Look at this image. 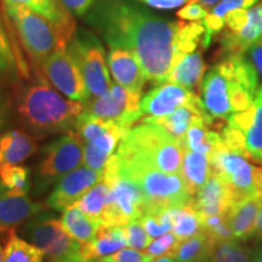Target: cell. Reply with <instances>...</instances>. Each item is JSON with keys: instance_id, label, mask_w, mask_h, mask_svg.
Wrapping results in <instances>:
<instances>
[{"instance_id": "obj_1", "label": "cell", "mask_w": 262, "mask_h": 262, "mask_svg": "<svg viewBox=\"0 0 262 262\" xmlns=\"http://www.w3.org/2000/svg\"><path fill=\"white\" fill-rule=\"evenodd\" d=\"M110 48H123L140 61L147 79L165 83L178 55L182 21H166L129 0H100L88 16Z\"/></svg>"}, {"instance_id": "obj_2", "label": "cell", "mask_w": 262, "mask_h": 262, "mask_svg": "<svg viewBox=\"0 0 262 262\" xmlns=\"http://www.w3.org/2000/svg\"><path fill=\"white\" fill-rule=\"evenodd\" d=\"M83 111V103L63 97L44 81L26 86L16 106L19 123L39 137L72 131Z\"/></svg>"}, {"instance_id": "obj_3", "label": "cell", "mask_w": 262, "mask_h": 262, "mask_svg": "<svg viewBox=\"0 0 262 262\" xmlns=\"http://www.w3.org/2000/svg\"><path fill=\"white\" fill-rule=\"evenodd\" d=\"M185 149L162 126L145 122L130 127L120 140L116 155L123 162L180 173Z\"/></svg>"}, {"instance_id": "obj_4", "label": "cell", "mask_w": 262, "mask_h": 262, "mask_svg": "<svg viewBox=\"0 0 262 262\" xmlns=\"http://www.w3.org/2000/svg\"><path fill=\"white\" fill-rule=\"evenodd\" d=\"M22 45L32 60L40 64L56 51L67 49L75 33V24H57L25 5H5Z\"/></svg>"}, {"instance_id": "obj_5", "label": "cell", "mask_w": 262, "mask_h": 262, "mask_svg": "<svg viewBox=\"0 0 262 262\" xmlns=\"http://www.w3.org/2000/svg\"><path fill=\"white\" fill-rule=\"evenodd\" d=\"M118 166L124 175L136 183L145 199L147 211L166 210L189 204V194L181 173L164 172L160 170L123 162L114 155Z\"/></svg>"}, {"instance_id": "obj_6", "label": "cell", "mask_w": 262, "mask_h": 262, "mask_svg": "<svg viewBox=\"0 0 262 262\" xmlns=\"http://www.w3.org/2000/svg\"><path fill=\"white\" fill-rule=\"evenodd\" d=\"M102 179L110 185V196L100 225L125 226L145 214V199L133 180L120 171L114 155L103 169Z\"/></svg>"}, {"instance_id": "obj_7", "label": "cell", "mask_w": 262, "mask_h": 262, "mask_svg": "<svg viewBox=\"0 0 262 262\" xmlns=\"http://www.w3.org/2000/svg\"><path fill=\"white\" fill-rule=\"evenodd\" d=\"M84 162V143L75 131H68L51 141L41 150L35 170L34 193L41 194Z\"/></svg>"}, {"instance_id": "obj_8", "label": "cell", "mask_w": 262, "mask_h": 262, "mask_svg": "<svg viewBox=\"0 0 262 262\" xmlns=\"http://www.w3.org/2000/svg\"><path fill=\"white\" fill-rule=\"evenodd\" d=\"M22 234L44 251L48 262H84L83 244L72 238L52 214L33 216L22 227Z\"/></svg>"}, {"instance_id": "obj_9", "label": "cell", "mask_w": 262, "mask_h": 262, "mask_svg": "<svg viewBox=\"0 0 262 262\" xmlns=\"http://www.w3.org/2000/svg\"><path fill=\"white\" fill-rule=\"evenodd\" d=\"M67 50L77 62L83 75L89 101L108 93L112 81L107 66L106 51L100 40L89 32L74 33Z\"/></svg>"}, {"instance_id": "obj_10", "label": "cell", "mask_w": 262, "mask_h": 262, "mask_svg": "<svg viewBox=\"0 0 262 262\" xmlns=\"http://www.w3.org/2000/svg\"><path fill=\"white\" fill-rule=\"evenodd\" d=\"M141 98V94L112 84L103 96L85 103L84 112L130 129L143 116L140 108Z\"/></svg>"}, {"instance_id": "obj_11", "label": "cell", "mask_w": 262, "mask_h": 262, "mask_svg": "<svg viewBox=\"0 0 262 262\" xmlns=\"http://www.w3.org/2000/svg\"><path fill=\"white\" fill-rule=\"evenodd\" d=\"M222 50L228 56L243 55L262 37V4L229 11L225 16Z\"/></svg>"}, {"instance_id": "obj_12", "label": "cell", "mask_w": 262, "mask_h": 262, "mask_svg": "<svg viewBox=\"0 0 262 262\" xmlns=\"http://www.w3.org/2000/svg\"><path fill=\"white\" fill-rule=\"evenodd\" d=\"M183 106L191 107L208 120L209 125H212L214 120L205 112L201 97L181 85L168 81L159 84L141 98L140 102L141 112L148 118L164 117Z\"/></svg>"}, {"instance_id": "obj_13", "label": "cell", "mask_w": 262, "mask_h": 262, "mask_svg": "<svg viewBox=\"0 0 262 262\" xmlns=\"http://www.w3.org/2000/svg\"><path fill=\"white\" fill-rule=\"evenodd\" d=\"M40 67L49 81L66 97L83 104L89 101L83 75L67 49L52 54Z\"/></svg>"}, {"instance_id": "obj_14", "label": "cell", "mask_w": 262, "mask_h": 262, "mask_svg": "<svg viewBox=\"0 0 262 262\" xmlns=\"http://www.w3.org/2000/svg\"><path fill=\"white\" fill-rule=\"evenodd\" d=\"M208 157L211 172L220 176L243 196H256L253 186L254 166L248 163L247 158L228 149L222 140L216 143Z\"/></svg>"}, {"instance_id": "obj_15", "label": "cell", "mask_w": 262, "mask_h": 262, "mask_svg": "<svg viewBox=\"0 0 262 262\" xmlns=\"http://www.w3.org/2000/svg\"><path fill=\"white\" fill-rule=\"evenodd\" d=\"M103 171L79 166L73 171L68 172L62 178L48 196V208L55 211H63L68 206L73 205L86 193L93 186L102 180Z\"/></svg>"}, {"instance_id": "obj_16", "label": "cell", "mask_w": 262, "mask_h": 262, "mask_svg": "<svg viewBox=\"0 0 262 262\" xmlns=\"http://www.w3.org/2000/svg\"><path fill=\"white\" fill-rule=\"evenodd\" d=\"M247 198L227 185L220 176L211 172L204 186L189 204L198 210L201 216L226 214L235 203Z\"/></svg>"}, {"instance_id": "obj_17", "label": "cell", "mask_w": 262, "mask_h": 262, "mask_svg": "<svg viewBox=\"0 0 262 262\" xmlns=\"http://www.w3.org/2000/svg\"><path fill=\"white\" fill-rule=\"evenodd\" d=\"M202 102L208 116L214 119L227 120L233 113L228 96V77L221 62L204 75L202 81Z\"/></svg>"}, {"instance_id": "obj_18", "label": "cell", "mask_w": 262, "mask_h": 262, "mask_svg": "<svg viewBox=\"0 0 262 262\" xmlns=\"http://www.w3.org/2000/svg\"><path fill=\"white\" fill-rule=\"evenodd\" d=\"M44 210L45 205L33 201L27 193L10 192L0 183V232L15 231L22 222Z\"/></svg>"}, {"instance_id": "obj_19", "label": "cell", "mask_w": 262, "mask_h": 262, "mask_svg": "<svg viewBox=\"0 0 262 262\" xmlns=\"http://www.w3.org/2000/svg\"><path fill=\"white\" fill-rule=\"evenodd\" d=\"M107 62L108 70L117 84L134 93H142L148 79L133 52L123 48H111Z\"/></svg>"}, {"instance_id": "obj_20", "label": "cell", "mask_w": 262, "mask_h": 262, "mask_svg": "<svg viewBox=\"0 0 262 262\" xmlns=\"http://www.w3.org/2000/svg\"><path fill=\"white\" fill-rule=\"evenodd\" d=\"M126 247L123 226L100 225L89 243L83 244L81 256L84 262H97L100 258Z\"/></svg>"}, {"instance_id": "obj_21", "label": "cell", "mask_w": 262, "mask_h": 262, "mask_svg": "<svg viewBox=\"0 0 262 262\" xmlns=\"http://www.w3.org/2000/svg\"><path fill=\"white\" fill-rule=\"evenodd\" d=\"M261 204V199L251 195L237 202L228 209L226 216L234 239L244 241L251 238Z\"/></svg>"}, {"instance_id": "obj_22", "label": "cell", "mask_w": 262, "mask_h": 262, "mask_svg": "<svg viewBox=\"0 0 262 262\" xmlns=\"http://www.w3.org/2000/svg\"><path fill=\"white\" fill-rule=\"evenodd\" d=\"M38 147L34 137L24 130L15 129L0 135V160L4 164L24 163L37 152Z\"/></svg>"}, {"instance_id": "obj_23", "label": "cell", "mask_w": 262, "mask_h": 262, "mask_svg": "<svg viewBox=\"0 0 262 262\" xmlns=\"http://www.w3.org/2000/svg\"><path fill=\"white\" fill-rule=\"evenodd\" d=\"M205 75V63L201 52L183 55L175 62L166 81L181 85L188 90H199ZM165 81V83H166Z\"/></svg>"}, {"instance_id": "obj_24", "label": "cell", "mask_w": 262, "mask_h": 262, "mask_svg": "<svg viewBox=\"0 0 262 262\" xmlns=\"http://www.w3.org/2000/svg\"><path fill=\"white\" fill-rule=\"evenodd\" d=\"M180 173H181L182 179L185 180L189 194L193 199L198 194V192L201 191V188L204 186L206 180L209 179L211 173L209 157L202 155V153L185 149Z\"/></svg>"}, {"instance_id": "obj_25", "label": "cell", "mask_w": 262, "mask_h": 262, "mask_svg": "<svg viewBox=\"0 0 262 262\" xmlns=\"http://www.w3.org/2000/svg\"><path fill=\"white\" fill-rule=\"evenodd\" d=\"M60 221L64 231L80 244L89 243L100 226L97 221L88 216L74 204L62 211Z\"/></svg>"}, {"instance_id": "obj_26", "label": "cell", "mask_w": 262, "mask_h": 262, "mask_svg": "<svg viewBox=\"0 0 262 262\" xmlns=\"http://www.w3.org/2000/svg\"><path fill=\"white\" fill-rule=\"evenodd\" d=\"M258 0H220L215 6H212L211 11L208 12L202 24L205 28V34L203 38V48H208L214 35L224 31L225 16L229 11L239 9H250L256 4Z\"/></svg>"}, {"instance_id": "obj_27", "label": "cell", "mask_w": 262, "mask_h": 262, "mask_svg": "<svg viewBox=\"0 0 262 262\" xmlns=\"http://www.w3.org/2000/svg\"><path fill=\"white\" fill-rule=\"evenodd\" d=\"M208 120L198 116L189 125L185 136V149L209 156L216 143L221 141L220 133L210 130Z\"/></svg>"}, {"instance_id": "obj_28", "label": "cell", "mask_w": 262, "mask_h": 262, "mask_svg": "<svg viewBox=\"0 0 262 262\" xmlns=\"http://www.w3.org/2000/svg\"><path fill=\"white\" fill-rule=\"evenodd\" d=\"M201 116L194 112L191 107L183 106L175 110L170 114L159 118H148L146 117L145 122L155 123L157 125L162 126L169 135H171L176 141L181 143L182 148L185 149V136L187 133L189 125L196 117ZM203 117V116H202ZM209 123V122H208Z\"/></svg>"}, {"instance_id": "obj_29", "label": "cell", "mask_w": 262, "mask_h": 262, "mask_svg": "<svg viewBox=\"0 0 262 262\" xmlns=\"http://www.w3.org/2000/svg\"><path fill=\"white\" fill-rule=\"evenodd\" d=\"M215 247V242L211 241L204 232H201L180 242L172 258L178 262H208Z\"/></svg>"}, {"instance_id": "obj_30", "label": "cell", "mask_w": 262, "mask_h": 262, "mask_svg": "<svg viewBox=\"0 0 262 262\" xmlns=\"http://www.w3.org/2000/svg\"><path fill=\"white\" fill-rule=\"evenodd\" d=\"M171 232L180 241H185L202 232L201 215L192 204L171 209Z\"/></svg>"}, {"instance_id": "obj_31", "label": "cell", "mask_w": 262, "mask_h": 262, "mask_svg": "<svg viewBox=\"0 0 262 262\" xmlns=\"http://www.w3.org/2000/svg\"><path fill=\"white\" fill-rule=\"evenodd\" d=\"M45 253L37 245L18 237L15 231L9 232L4 249V262H42Z\"/></svg>"}, {"instance_id": "obj_32", "label": "cell", "mask_w": 262, "mask_h": 262, "mask_svg": "<svg viewBox=\"0 0 262 262\" xmlns=\"http://www.w3.org/2000/svg\"><path fill=\"white\" fill-rule=\"evenodd\" d=\"M108 196H110V185L102 179L85 193L74 205H77L81 211L100 224L101 216L107 206Z\"/></svg>"}, {"instance_id": "obj_33", "label": "cell", "mask_w": 262, "mask_h": 262, "mask_svg": "<svg viewBox=\"0 0 262 262\" xmlns=\"http://www.w3.org/2000/svg\"><path fill=\"white\" fill-rule=\"evenodd\" d=\"M4 3L5 5H25L57 24L73 22L70 12L60 4L58 0H4Z\"/></svg>"}, {"instance_id": "obj_34", "label": "cell", "mask_w": 262, "mask_h": 262, "mask_svg": "<svg viewBox=\"0 0 262 262\" xmlns=\"http://www.w3.org/2000/svg\"><path fill=\"white\" fill-rule=\"evenodd\" d=\"M254 118L245 133V148L251 157L262 160V86L257 88L253 101Z\"/></svg>"}, {"instance_id": "obj_35", "label": "cell", "mask_w": 262, "mask_h": 262, "mask_svg": "<svg viewBox=\"0 0 262 262\" xmlns=\"http://www.w3.org/2000/svg\"><path fill=\"white\" fill-rule=\"evenodd\" d=\"M255 251L239 244L237 239L225 241L216 244L208 262H251Z\"/></svg>"}, {"instance_id": "obj_36", "label": "cell", "mask_w": 262, "mask_h": 262, "mask_svg": "<svg viewBox=\"0 0 262 262\" xmlns=\"http://www.w3.org/2000/svg\"><path fill=\"white\" fill-rule=\"evenodd\" d=\"M0 183L10 192L28 193L31 188L29 169L19 164H4L0 168Z\"/></svg>"}, {"instance_id": "obj_37", "label": "cell", "mask_w": 262, "mask_h": 262, "mask_svg": "<svg viewBox=\"0 0 262 262\" xmlns=\"http://www.w3.org/2000/svg\"><path fill=\"white\" fill-rule=\"evenodd\" d=\"M17 73H19V66L16 61L14 49L0 22V81L15 79Z\"/></svg>"}, {"instance_id": "obj_38", "label": "cell", "mask_w": 262, "mask_h": 262, "mask_svg": "<svg viewBox=\"0 0 262 262\" xmlns=\"http://www.w3.org/2000/svg\"><path fill=\"white\" fill-rule=\"evenodd\" d=\"M201 221L202 232L209 235V238L214 241L216 244L234 239L226 214L201 216Z\"/></svg>"}, {"instance_id": "obj_39", "label": "cell", "mask_w": 262, "mask_h": 262, "mask_svg": "<svg viewBox=\"0 0 262 262\" xmlns=\"http://www.w3.org/2000/svg\"><path fill=\"white\" fill-rule=\"evenodd\" d=\"M141 224L152 238H157L171 232V209L157 211H147L140 219Z\"/></svg>"}, {"instance_id": "obj_40", "label": "cell", "mask_w": 262, "mask_h": 262, "mask_svg": "<svg viewBox=\"0 0 262 262\" xmlns=\"http://www.w3.org/2000/svg\"><path fill=\"white\" fill-rule=\"evenodd\" d=\"M124 235H125L126 247L137 249V250H146L147 247L153 241V238L147 233V231L139 220H134L123 226Z\"/></svg>"}, {"instance_id": "obj_41", "label": "cell", "mask_w": 262, "mask_h": 262, "mask_svg": "<svg viewBox=\"0 0 262 262\" xmlns=\"http://www.w3.org/2000/svg\"><path fill=\"white\" fill-rule=\"evenodd\" d=\"M180 242L181 241L172 232H168V233L159 235V237L153 239L145 251L153 260L163 256L172 257L173 253H175V250L179 247Z\"/></svg>"}, {"instance_id": "obj_42", "label": "cell", "mask_w": 262, "mask_h": 262, "mask_svg": "<svg viewBox=\"0 0 262 262\" xmlns=\"http://www.w3.org/2000/svg\"><path fill=\"white\" fill-rule=\"evenodd\" d=\"M222 142L225 143V146L228 149H231L232 152L238 153V155L243 156L244 158H251V155L248 152L245 148V134L243 131H241L237 127L229 125H225L224 129L220 133Z\"/></svg>"}, {"instance_id": "obj_43", "label": "cell", "mask_w": 262, "mask_h": 262, "mask_svg": "<svg viewBox=\"0 0 262 262\" xmlns=\"http://www.w3.org/2000/svg\"><path fill=\"white\" fill-rule=\"evenodd\" d=\"M153 258L145 250L133 248H123L116 253L100 258L97 262H150Z\"/></svg>"}, {"instance_id": "obj_44", "label": "cell", "mask_w": 262, "mask_h": 262, "mask_svg": "<svg viewBox=\"0 0 262 262\" xmlns=\"http://www.w3.org/2000/svg\"><path fill=\"white\" fill-rule=\"evenodd\" d=\"M208 9H205L198 0H188L186 5L179 10L176 16L183 21L201 22L208 15Z\"/></svg>"}, {"instance_id": "obj_45", "label": "cell", "mask_w": 262, "mask_h": 262, "mask_svg": "<svg viewBox=\"0 0 262 262\" xmlns=\"http://www.w3.org/2000/svg\"><path fill=\"white\" fill-rule=\"evenodd\" d=\"M58 2L70 14L83 16L93 8L96 0H58Z\"/></svg>"}, {"instance_id": "obj_46", "label": "cell", "mask_w": 262, "mask_h": 262, "mask_svg": "<svg viewBox=\"0 0 262 262\" xmlns=\"http://www.w3.org/2000/svg\"><path fill=\"white\" fill-rule=\"evenodd\" d=\"M245 54L248 56V61L254 66L257 75L262 79V37L254 42Z\"/></svg>"}, {"instance_id": "obj_47", "label": "cell", "mask_w": 262, "mask_h": 262, "mask_svg": "<svg viewBox=\"0 0 262 262\" xmlns=\"http://www.w3.org/2000/svg\"><path fill=\"white\" fill-rule=\"evenodd\" d=\"M150 8L158 10H171L182 6L188 0H141Z\"/></svg>"}, {"instance_id": "obj_48", "label": "cell", "mask_w": 262, "mask_h": 262, "mask_svg": "<svg viewBox=\"0 0 262 262\" xmlns=\"http://www.w3.org/2000/svg\"><path fill=\"white\" fill-rule=\"evenodd\" d=\"M253 186L255 194L262 201V168H253Z\"/></svg>"}, {"instance_id": "obj_49", "label": "cell", "mask_w": 262, "mask_h": 262, "mask_svg": "<svg viewBox=\"0 0 262 262\" xmlns=\"http://www.w3.org/2000/svg\"><path fill=\"white\" fill-rule=\"evenodd\" d=\"M251 238H256L258 241H262V204L260 206V210H258L256 224H255V228Z\"/></svg>"}, {"instance_id": "obj_50", "label": "cell", "mask_w": 262, "mask_h": 262, "mask_svg": "<svg viewBox=\"0 0 262 262\" xmlns=\"http://www.w3.org/2000/svg\"><path fill=\"white\" fill-rule=\"evenodd\" d=\"M199 3H201V4L204 6L205 9H210V8H212V6H215L216 4H217L219 2H220V0H198Z\"/></svg>"}, {"instance_id": "obj_51", "label": "cell", "mask_w": 262, "mask_h": 262, "mask_svg": "<svg viewBox=\"0 0 262 262\" xmlns=\"http://www.w3.org/2000/svg\"><path fill=\"white\" fill-rule=\"evenodd\" d=\"M4 126H5V113H4V108H3L2 103H0V134H2Z\"/></svg>"}, {"instance_id": "obj_52", "label": "cell", "mask_w": 262, "mask_h": 262, "mask_svg": "<svg viewBox=\"0 0 262 262\" xmlns=\"http://www.w3.org/2000/svg\"><path fill=\"white\" fill-rule=\"evenodd\" d=\"M251 262H262V248H260L258 250L255 251L253 261Z\"/></svg>"}, {"instance_id": "obj_53", "label": "cell", "mask_w": 262, "mask_h": 262, "mask_svg": "<svg viewBox=\"0 0 262 262\" xmlns=\"http://www.w3.org/2000/svg\"><path fill=\"white\" fill-rule=\"evenodd\" d=\"M150 262H178V261L173 260L172 257H169V256H163V257L155 258V260L150 261Z\"/></svg>"}, {"instance_id": "obj_54", "label": "cell", "mask_w": 262, "mask_h": 262, "mask_svg": "<svg viewBox=\"0 0 262 262\" xmlns=\"http://www.w3.org/2000/svg\"><path fill=\"white\" fill-rule=\"evenodd\" d=\"M0 262H4V249L0 245Z\"/></svg>"}, {"instance_id": "obj_55", "label": "cell", "mask_w": 262, "mask_h": 262, "mask_svg": "<svg viewBox=\"0 0 262 262\" xmlns=\"http://www.w3.org/2000/svg\"><path fill=\"white\" fill-rule=\"evenodd\" d=\"M0 168H2V160H0Z\"/></svg>"}]
</instances>
